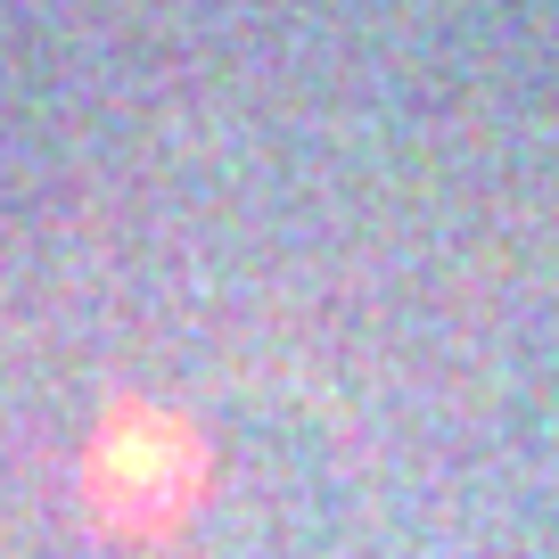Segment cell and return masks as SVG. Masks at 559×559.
<instances>
[{
  "label": "cell",
  "instance_id": "1",
  "mask_svg": "<svg viewBox=\"0 0 559 559\" xmlns=\"http://www.w3.org/2000/svg\"><path fill=\"white\" fill-rule=\"evenodd\" d=\"M83 477H91V510H99L116 535H165V526H181L190 502H198L206 444H198L174 412L123 403V412H107Z\"/></svg>",
  "mask_w": 559,
  "mask_h": 559
}]
</instances>
